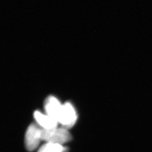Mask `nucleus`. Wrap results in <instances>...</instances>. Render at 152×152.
Masks as SVG:
<instances>
[{
	"label": "nucleus",
	"instance_id": "f257e3e1",
	"mask_svg": "<svg viewBox=\"0 0 152 152\" xmlns=\"http://www.w3.org/2000/svg\"><path fill=\"white\" fill-rule=\"evenodd\" d=\"M42 140L47 142L61 145L70 141L72 139L71 134L68 129L62 127L51 129H42Z\"/></svg>",
	"mask_w": 152,
	"mask_h": 152
},
{
	"label": "nucleus",
	"instance_id": "f03ea898",
	"mask_svg": "<svg viewBox=\"0 0 152 152\" xmlns=\"http://www.w3.org/2000/svg\"><path fill=\"white\" fill-rule=\"evenodd\" d=\"M42 129L36 124H31L28 127L25 136V144L28 151H33L38 147L42 140Z\"/></svg>",
	"mask_w": 152,
	"mask_h": 152
},
{
	"label": "nucleus",
	"instance_id": "7ed1b4c3",
	"mask_svg": "<svg viewBox=\"0 0 152 152\" xmlns=\"http://www.w3.org/2000/svg\"><path fill=\"white\" fill-rule=\"evenodd\" d=\"M77 114L73 106L69 103H65L63 105L59 123L66 129L72 127L76 124Z\"/></svg>",
	"mask_w": 152,
	"mask_h": 152
},
{
	"label": "nucleus",
	"instance_id": "20e7f679",
	"mask_svg": "<svg viewBox=\"0 0 152 152\" xmlns=\"http://www.w3.org/2000/svg\"><path fill=\"white\" fill-rule=\"evenodd\" d=\"M63 105L54 96H50L45 102V109L47 115L56 120L59 123Z\"/></svg>",
	"mask_w": 152,
	"mask_h": 152
},
{
	"label": "nucleus",
	"instance_id": "39448f33",
	"mask_svg": "<svg viewBox=\"0 0 152 152\" xmlns=\"http://www.w3.org/2000/svg\"><path fill=\"white\" fill-rule=\"evenodd\" d=\"M34 117L38 125L44 129H51L57 127L58 122L48 115H45L39 111L34 113Z\"/></svg>",
	"mask_w": 152,
	"mask_h": 152
},
{
	"label": "nucleus",
	"instance_id": "423d86ee",
	"mask_svg": "<svg viewBox=\"0 0 152 152\" xmlns=\"http://www.w3.org/2000/svg\"><path fill=\"white\" fill-rule=\"evenodd\" d=\"M65 148L61 145L47 142L39 148L38 152H64Z\"/></svg>",
	"mask_w": 152,
	"mask_h": 152
}]
</instances>
